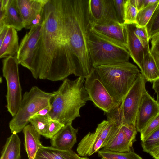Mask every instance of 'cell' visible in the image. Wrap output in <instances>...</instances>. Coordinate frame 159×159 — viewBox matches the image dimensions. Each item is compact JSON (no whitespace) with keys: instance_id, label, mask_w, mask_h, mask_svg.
I'll list each match as a JSON object with an SVG mask.
<instances>
[{"instance_id":"30","label":"cell","mask_w":159,"mask_h":159,"mask_svg":"<svg viewBox=\"0 0 159 159\" xmlns=\"http://www.w3.org/2000/svg\"><path fill=\"white\" fill-rule=\"evenodd\" d=\"M138 12L136 8L126 0L125 5L124 24L136 23V17Z\"/></svg>"},{"instance_id":"32","label":"cell","mask_w":159,"mask_h":159,"mask_svg":"<svg viewBox=\"0 0 159 159\" xmlns=\"http://www.w3.org/2000/svg\"><path fill=\"white\" fill-rule=\"evenodd\" d=\"M159 128V114L153 119L140 132L141 142L144 141L151 134Z\"/></svg>"},{"instance_id":"29","label":"cell","mask_w":159,"mask_h":159,"mask_svg":"<svg viewBox=\"0 0 159 159\" xmlns=\"http://www.w3.org/2000/svg\"><path fill=\"white\" fill-rule=\"evenodd\" d=\"M159 145V128L155 131L144 141L141 142L143 151L149 153L154 147Z\"/></svg>"},{"instance_id":"21","label":"cell","mask_w":159,"mask_h":159,"mask_svg":"<svg viewBox=\"0 0 159 159\" xmlns=\"http://www.w3.org/2000/svg\"><path fill=\"white\" fill-rule=\"evenodd\" d=\"M80 157L72 150H63L52 146L42 145L34 159H79Z\"/></svg>"},{"instance_id":"6","label":"cell","mask_w":159,"mask_h":159,"mask_svg":"<svg viewBox=\"0 0 159 159\" xmlns=\"http://www.w3.org/2000/svg\"><path fill=\"white\" fill-rule=\"evenodd\" d=\"M56 93V91L46 92L36 86H33L29 91L25 92L16 114L9 123L11 133L17 134L23 130L32 117L51 105Z\"/></svg>"},{"instance_id":"42","label":"cell","mask_w":159,"mask_h":159,"mask_svg":"<svg viewBox=\"0 0 159 159\" xmlns=\"http://www.w3.org/2000/svg\"><path fill=\"white\" fill-rule=\"evenodd\" d=\"M79 159H89L86 157H80Z\"/></svg>"},{"instance_id":"25","label":"cell","mask_w":159,"mask_h":159,"mask_svg":"<svg viewBox=\"0 0 159 159\" xmlns=\"http://www.w3.org/2000/svg\"><path fill=\"white\" fill-rule=\"evenodd\" d=\"M102 159H143L132 150L125 152H116L103 148L98 152Z\"/></svg>"},{"instance_id":"37","label":"cell","mask_w":159,"mask_h":159,"mask_svg":"<svg viewBox=\"0 0 159 159\" xmlns=\"http://www.w3.org/2000/svg\"><path fill=\"white\" fill-rule=\"evenodd\" d=\"M159 0H136L135 7L138 11L149 5L158 2Z\"/></svg>"},{"instance_id":"35","label":"cell","mask_w":159,"mask_h":159,"mask_svg":"<svg viewBox=\"0 0 159 159\" xmlns=\"http://www.w3.org/2000/svg\"><path fill=\"white\" fill-rule=\"evenodd\" d=\"M151 39V47L150 52L159 70V34L154 36Z\"/></svg>"},{"instance_id":"38","label":"cell","mask_w":159,"mask_h":159,"mask_svg":"<svg viewBox=\"0 0 159 159\" xmlns=\"http://www.w3.org/2000/svg\"><path fill=\"white\" fill-rule=\"evenodd\" d=\"M51 107L50 105L41 110L36 113L34 115L46 116L50 117L49 113L51 110Z\"/></svg>"},{"instance_id":"34","label":"cell","mask_w":159,"mask_h":159,"mask_svg":"<svg viewBox=\"0 0 159 159\" xmlns=\"http://www.w3.org/2000/svg\"><path fill=\"white\" fill-rule=\"evenodd\" d=\"M64 125V124L57 120L51 119L45 137L47 139H51L60 131Z\"/></svg>"},{"instance_id":"41","label":"cell","mask_w":159,"mask_h":159,"mask_svg":"<svg viewBox=\"0 0 159 159\" xmlns=\"http://www.w3.org/2000/svg\"><path fill=\"white\" fill-rule=\"evenodd\" d=\"M149 153L154 159H159V145L153 148Z\"/></svg>"},{"instance_id":"16","label":"cell","mask_w":159,"mask_h":159,"mask_svg":"<svg viewBox=\"0 0 159 159\" xmlns=\"http://www.w3.org/2000/svg\"><path fill=\"white\" fill-rule=\"evenodd\" d=\"M72 122L68 123L50 139L52 146L61 150H70L77 142L76 134L78 129H75Z\"/></svg>"},{"instance_id":"20","label":"cell","mask_w":159,"mask_h":159,"mask_svg":"<svg viewBox=\"0 0 159 159\" xmlns=\"http://www.w3.org/2000/svg\"><path fill=\"white\" fill-rule=\"evenodd\" d=\"M17 31L11 27H9L7 33L2 44L0 46V58L16 57L19 45Z\"/></svg>"},{"instance_id":"10","label":"cell","mask_w":159,"mask_h":159,"mask_svg":"<svg viewBox=\"0 0 159 159\" xmlns=\"http://www.w3.org/2000/svg\"><path fill=\"white\" fill-rule=\"evenodd\" d=\"M114 122L104 120L99 124L93 133L89 132L78 144L76 151L82 157L91 156L103 148L112 130Z\"/></svg>"},{"instance_id":"4","label":"cell","mask_w":159,"mask_h":159,"mask_svg":"<svg viewBox=\"0 0 159 159\" xmlns=\"http://www.w3.org/2000/svg\"><path fill=\"white\" fill-rule=\"evenodd\" d=\"M94 68L112 98L120 103L141 73L128 62L105 64Z\"/></svg>"},{"instance_id":"18","label":"cell","mask_w":159,"mask_h":159,"mask_svg":"<svg viewBox=\"0 0 159 159\" xmlns=\"http://www.w3.org/2000/svg\"><path fill=\"white\" fill-rule=\"evenodd\" d=\"M91 28L104 35L120 42L127 47L125 24H121L117 21H111L101 25L92 24Z\"/></svg>"},{"instance_id":"39","label":"cell","mask_w":159,"mask_h":159,"mask_svg":"<svg viewBox=\"0 0 159 159\" xmlns=\"http://www.w3.org/2000/svg\"><path fill=\"white\" fill-rule=\"evenodd\" d=\"M152 88L157 95V102L159 104V79L153 82Z\"/></svg>"},{"instance_id":"9","label":"cell","mask_w":159,"mask_h":159,"mask_svg":"<svg viewBox=\"0 0 159 159\" xmlns=\"http://www.w3.org/2000/svg\"><path fill=\"white\" fill-rule=\"evenodd\" d=\"M84 86L90 101L106 114L116 108L121 103L117 102L112 98L94 68L86 78Z\"/></svg>"},{"instance_id":"12","label":"cell","mask_w":159,"mask_h":159,"mask_svg":"<svg viewBox=\"0 0 159 159\" xmlns=\"http://www.w3.org/2000/svg\"><path fill=\"white\" fill-rule=\"evenodd\" d=\"M159 114V104L146 90L143 94L137 112L135 126L140 132Z\"/></svg>"},{"instance_id":"11","label":"cell","mask_w":159,"mask_h":159,"mask_svg":"<svg viewBox=\"0 0 159 159\" xmlns=\"http://www.w3.org/2000/svg\"><path fill=\"white\" fill-rule=\"evenodd\" d=\"M48 0H17L25 22V28L30 29L42 25L44 18L45 5Z\"/></svg>"},{"instance_id":"8","label":"cell","mask_w":159,"mask_h":159,"mask_svg":"<svg viewBox=\"0 0 159 159\" xmlns=\"http://www.w3.org/2000/svg\"><path fill=\"white\" fill-rule=\"evenodd\" d=\"M2 64L3 76L6 79L7 89L6 107L13 117L19 109L23 97L19 77V64L16 56L6 58Z\"/></svg>"},{"instance_id":"31","label":"cell","mask_w":159,"mask_h":159,"mask_svg":"<svg viewBox=\"0 0 159 159\" xmlns=\"http://www.w3.org/2000/svg\"><path fill=\"white\" fill-rule=\"evenodd\" d=\"M134 31L144 48L150 51L149 45V39L145 27H140L136 24H134Z\"/></svg>"},{"instance_id":"5","label":"cell","mask_w":159,"mask_h":159,"mask_svg":"<svg viewBox=\"0 0 159 159\" xmlns=\"http://www.w3.org/2000/svg\"><path fill=\"white\" fill-rule=\"evenodd\" d=\"M89 43L93 67L102 65L129 61L130 56L127 46L92 28Z\"/></svg>"},{"instance_id":"2","label":"cell","mask_w":159,"mask_h":159,"mask_svg":"<svg viewBox=\"0 0 159 159\" xmlns=\"http://www.w3.org/2000/svg\"><path fill=\"white\" fill-rule=\"evenodd\" d=\"M63 24L73 74L84 78L94 67L89 39L93 24L89 0H56Z\"/></svg>"},{"instance_id":"7","label":"cell","mask_w":159,"mask_h":159,"mask_svg":"<svg viewBox=\"0 0 159 159\" xmlns=\"http://www.w3.org/2000/svg\"><path fill=\"white\" fill-rule=\"evenodd\" d=\"M146 81L141 73L119 106L106 114L107 120L135 126L136 116L145 91Z\"/></svg>"},{"instance_id":"40","label":"cell","mask_w":159,"mask_h":159,"mask_svg":"<svg viewBox=\"0 0 159 159\" xmlns=\"http://www.w3.org/2000/svg\"><path fill=\"white\" fill-rule=\"evenodd\" d=\"M8 27L5 26L2 29L0 30V46L5 38L8 30Z\"/></svg>"},{"instance_id":"1","label":"cell","mask_w":159,"mask_h":159,"mask_svg":"<svg viewBox=\"0 0 159 159\" xmlns=\"http://www.w3.org/2000/svg\"><path fill=\"white\" fill-rule=\"evenodd\" d=\"M20 64L29 69L35 79L57 81L73 74L64 28L56 0H48L36 48Z\"/></svg>"},{"instance_id":"17","label":"cell","mask_w":159,"mask_h":159,"mask_svg":"<svg viewBox=\"0 0 159 159\" xmlns=\"http://www.w3.org/2000/svg\"><path fill=\"white\" fill-rule=\"evenodd\" d=\"M134 24H125L127 32V48L134 61L141 70L145 55L150 52L142 46L134 31Z\"/></svg>"},{"instance_id":"24","label":"cell","mask_w":159,"mask_h":159,"mask_svg":"<svg viewBox=\"0 0 159 159\" xmlns=\"http://www.w3.org/2000/svg\"><path fill=\"white\" fill-rule=\"evenodd\" d=\"M141 71L146 81L153 82L159 79V70L150 52L144 55Z\"/></svg>"},{"instance_id":"14","label":"cell","mask_w":159,"mask_h":159,"mask_svg":"<svg viewBox=\"0 0 159 159\" xmlns=\"http://www.w3.org/2000/svg\"><path fill=\"white\" fill-rule=\"evenodd\" d=\"M132 145L127 136L125 125L114 122L112 128L103 148L114 152H125L131 150Z\"/></svg>"},{"instance_id":"26","label":"cell","mask_w":159,"mask_h":159,"mask_svg":"<svg viewBox=\"0 0 159 159\" xmlns=\"http://www.w3.org/2000/svg\"><path fill=\"white\" fill-rule=\"evenodd\" d=\"M50 119L49 116L34 115L30 118L29 122L40 135L45 137Z\"/></svg>"},{"instance_id":"15","label":"cell","mask_w":159,"mask_h":159,"mask_svg":"<svg viewBox=\"0 0 159 159\" xmlns=\"http://www.w3.org/2000/svg\"><path fill=\"white\" fill-rule=\"evenodd\" d=\"M42 25L31 28L21 40L16 57L19 64L26 59L36 48L40 37Z\"/></svg>"},{"instance_id":"22","label":"cell","mask_w":159,"mask_h":159,"mask_svg":"<svg viewBox=\"0 0 159 159\" xmlns=\"http://www.w3.org/2000/svg\"><path fill=\"white\" fill-rule=\"evenodd\" d=\"M4 26L11 27L17 31L25 28V22L18 6L17 0H10L6 16Z\"/></svg>"},{"instance_id":"36","label":"cell","mask_w":159,"mask_h":159,"mask_svg":"<svg viewBox=\"0 0 159 159\" xmlns=\"http://www.w3.org/2000/svg\"><path fill=\"white\" fill-rule=\"evenodd\" d=\"M10 1V0H0V30L5 26L4 21Z\"/></svg>"},{"instance_id":"28","label":"cell","mask_w":159,"mask_h":159,"mask_svg":"<svg viewBox=\"0 0 159 159\" xmlns=\"http://www.w3.org/2000/svg\"><path fill=\"white\" fill-rule=\"evenodd\" d=\"M145 27L149 40L159 34V3Z\"/></svg>"},{"instance_id":"23","label":"cell","mask_w":159,"mask_h":159,"mask_svg":"<svg viewBox=\"0 0 159 159\" xmlns=\"http://www.w3.org/2000/svg\"><path fill=\"white\" fill-rule=\"evenodd\" d=\"M21 141L17 134H12L7 139L1 152L0 159H21Z\"/></svg>"},{"instance_id":"27","label":"cell","mask_w":159,"mask_h":159,"mask_svg":"<svg viewBox=\"0 0 159 159\" xmlns=\"http://www.w3.org/2000/svg\"><path fill=\"white\" fill-rule=\"evenodd\" d=\"M159 3V1L150 4L138 11L136 17V24L140 27H145L151 19Z\"/></svg>"},{"instance_id":"19","label":"cell","mask_w":159,"mask_h":159,"mask_svg":"<svg viewBox=\"0 0 159 159\" xmlns=\"http://www.w3.org/2000/svg\"><path fill=\"white\" fill-rule=\"evenodd\" d=\"M24 147L28 159H34L39 148L42 145L40 135L31 124H28L23 130Z\"/></svg>"},{"instance_id":"33","label":"cell","mask_w":159,"mask_h":159,"mask_svg":"<svg viewBox=\"0 0 159 159\" xmlns=\"http://www.w3.org/2000/svg\"><path fill=\"white\" fill-rule=\"evenodd\" d=\"M126 0H113L114 8L119 22L124 24L125 5Z\"/></svg>"},{"instance_id":"3","label":"cell","mask_w":159,"mask_h":159,"mask_svg":"<svg viewBox=\"0 0 159 159\" xmlns=\"http://www.w3.org/2000/svg\"><path fill=\"white\" fill-rule=\"evenodd\" d=\"M84 78L74 80L66 78L52 98L49 116L51 119L65 125L80 117V110L90 101L84 86Z\"/></svg>"},{"instance_id":"13","label":"cell","mask_w":159,"mask_h":159,"mask_svg":"<svg viewBox=\"0 0 159 159\" xmlns=\"http://www.w3.org/2000/svg\"><path fill=\"white\" fill-rule=\"evenodd\" d=\"M89 5L93 24L101 25L111 21H118L113 0H89Z\"/></svg>"}]
</instances>
